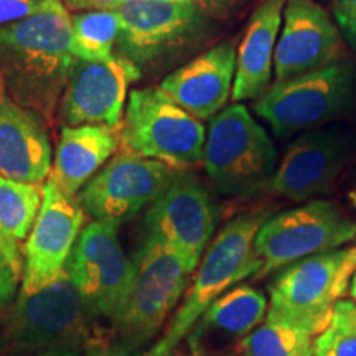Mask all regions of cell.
Segmentation results:
<instances>
[{"instance_id":"7a4b0ae2","label":"cell","mask_w":356,"mask_h":356,"mask_svg":"<svg viewBox=\"0 0 356 356\" xmlns=\"http://www.w3.org/2000/svg\"><path fill=\"white\" fill-rule=\"evenodd\" d=\"M270 215L273 213L267 210L248 211L222 226L204 251L198 264L197 277L188 289L184 304L152 350L162 356H172L200 315L218 297L246 277H256L261 269V261L254 254L252 244L259 226Z\"/></svg>"},{"instance_id":"ba28073f","label":"cell","mask_w":356,"mask_h":356,"mask_svg":"<svg viewBox=\"0 0 356 356\" xmlns=\"http://www.w3.org/2000/svg\"><path fill=\"white\" fill-rule=\"evenodd\" d=\"M218 220V208L207 188L180 168L165 191L147 208L142 228L144 236L175 251L193 274L210 246Z\"/></svg>"},{"instance_id":"30bf717a","label":"cell","mask_w":356,"mask_h":356,"mask_svg":"<svg viewBox=\"0 0 356 356\" xmlns=\"http://www.w3.org/2000/svg\"><path fill=\"white\" fill-rule=\"evenodd\" d=\"M115 12L119 55L139 70L186 47L208 25L191 3L178 0H124Z\"/></svg>"},{"instance_id":"6da1fadb","label":"cell","mask_w":356,"mask_h":356,"mask_svg":"<svg viewBox=\"0 0 356 356\" xmlns=\"http://www.w3.org/2000/svg\"><path fill=\"white\" fill-rule=\"evenodd\" d=\"M74 60L71 15L61 0H51L29 19L0 29V97L51 124Z\"/></svg>"},{"instance_id":"836d02e7","label":"cell","mask_w":356,"mask_h":356,"mask_svg":"<svg viewBox=\"0 0 356 356\" xmlns=\"http://www.w3.org/2000/svg\"><path fill=\"white\" fill-rule=\"evenodd\" d=\"M101 356H134V355H127V353H124V351H119V350H111V351H106V353H102ZM139 356H162V355H159L155 350L149 348Z\"/></svg>"},{"instance_id":"7402d4cb","label":"cell","mask_w":356,"mask_h":356,"mask_svg":"<svg viewBox=\"0 0 356 356\" xmlns=\"http://www.w3.org/2000/svg\"><path fill=\"white\" fill-rule=\"evenodd\" d=\"M118 131L99 124L63 126L50 175L68 193L78 195L121 147Z\"/></svg>"},{"instance_id":"5bb4252c","label":"cell","mask_w":356,"mask_h":356,"mask_svg":"<svg viewBox=\"0 0 356 356\" xmlns=\"http://www.w3.org/2000/svg\"><path fill=\"white\" fill-rule=\"evenodd\" d=\"M348 249L314 254L277 270L269 284L266 318L304 323L322 332L338 299L335 284Z\"/></svg>"},{"instance_id":"484cf974","label":"cell","mask_w":356,"mask_h":356,"mask_svg":"<svg viewBox=\"0 0 356 356\" xmlns=\"http://www.w3.org/2000/svg\"><path fill=\"white\" fill-rule=\"evenodd\" d=\"M312 356H356L355 300H335L330 320L315 337Z\"/></svg>"},{"instance_id":"e575fe53","label":"cell","mask_w":356,"mask_h":356,"mask_svg":"<svg viewBox=\"0 0 356 356\" xmlns=\"http://www.w3.org/2000/svg\"><path fill=\"white\" fill-rule=\"evenodd\" d=\"M348 287H350V296H351V299H353V300L356 302V270L353 273V275H351Z\"/></svg>"},{"instance_id":"ac0fdd59","label":"cell","mask_w":356,"mask_h":356,"mask_svg":"<svg viewBox=\"0 0 356 356\" xmlns=\"http://www.w3.org/2000/svg\"><path fill=\"white\" fill-rule=\"evenodd\" d=\"M234 73V43L221 42L163 78L159 88L198 121H208L228 102Z\"/></svg>"},{"instance_id":"7c38bea8","label":"cell","mask_w":356,"mask_h":356,"mask_svg":"<svg viewBox=\"0 0 356 356\" xmlns=\"http://www.w3.org/2000/svg\"><path fill=\"white\" fill-rule=\"evenodd\" d=\"M91 317L70 269L65 266L53 282L33 293H19L8 314L7 338L22 353L81 340Z\"/></svg>"},{"instance_id":"603a6c76","label":"cell","mask_w":356,"mask_h":356,"mask_svg":"<svg viewBox=\"0 0 356 356\" xmlns=\"http://www.w3.org/2000/svg\"><path fill=\"white\" fill-rule=\"evenodd\" d=\"M43 186L0 177V252L8 264L24 273V241L37 221Z\"/></svg>"},{"instance_id":"d6986e66","label":"cell","mask_w":356,"mask_h":356,"mask_svg":"<svg viewBox=\"0 0 356 356\" xmlns=\"http://www.w3.org/2000/svg\"><path fill=\"white\" fill-rule=\"evenodd\" d=\"M47 119L37 111L0 97V177L42 185L51 173Z\"/></svg>"},{"instance_id":"5b68a950","label":"cell","mask_w":356,"mask_h":356,"mask_svg":"<svg viewBox=\"0 0 356 356\" xmlns=\"http://www.w3.org/2000/svg\"><path fill=\"white\" fill-rule=\"evenodd\" d=\"M355 79V66L338 61L275 81L257 97L252 109L279 139H289L318 129L343 113L353 96Z\"/></svg>"},{"instance_id":"4316f807","label":"cell","mask_w":356,"mask_h":356,"mask_svg":"<svg viewBox=\"0 0 356 356\" xmlns=\"http://www.w3.org/2000/svg\"><path fill=\"white\" fill-rule=\"evenodd\" d=\"M51 0H0V29L29 19L50 6Z\"/></svg>"},{"instance_id":"2e32d148","label":"cell","mask_w":356,"mask_h":356,"mask_svg":"<svg viewBox=\"0 0 356 356\" xmlns=\"http://www.w3.org/2000/svg\"><path fill=\"white\" fill-rule=\"evenodd\" d=\"M345 44L330 13L315 0H286L275 44L277 81L343 61Z\"/></svg>"},{"instance_id":"f546056e","label":"cell","mask_w":356,"mask_h":356,"mask_svg":"<svg viewBox=\"0 0 356 356\" xmlns=\"http://www.w3.org/2000/svg\"><path fill=\"white\" fill-rule=\"evenodd\" d=\"M178 2L191 3L207 19H225L236 8L241 7L246 0H178Z\"/></svg>"},{"instance_id":"f1b7e54d","label":"cell","mask_w":356,"mask_h":356,"mask_svg":"<svg viewBox=\"0 0 356 356\" xmlns=\"http://www.w3.org/2000/svg\"><path fill=\"white\" fill-rule=\"evenodd\" d=\"M22 275L8 264L6 257L0 252V314L6 312L15 300L19 292Z\"/></svg>"},{"instance_id":"8fae6325","label":"cell","mask_w":356,"mask_h":356,"mask_svg":"<svg viewBox=\"0 0 356 356\" xmlns=\"http://www.w3.org/2000/svg\"><path fill=\"white\" fill-rule=\"evenodd\" d=\"M118 226L111 221L88 222L66 261L89 315L111 323L126 302L134 273L132 259L119 241Z\"/></svg>"},{"instance_id":"8992f818","label":"cell","mask_w":356,"mask_h":356,"mask_svg":"<svg viewBox=\"0 0 356 356\" xmlns=\"http://www.w3.org/2000/svg\"><path fill=\"white\" fill-rule=\"evenodd\" d=\"M207 139L202 121L186 113L160 88L131 92L121 124V149L162 160L175 168L202 162Z\"/></svg>"},{"instance_id":"e0dca14e","label":"cell","mask_w":356,"mask_h":356,"mask_svg":"<svg viewBox=\"0 0 356 356\" xmlns=\"http://www.w3.org/2000/svg\"><path fill=\"white\" fill-rule=\"evenodd\" d=\"M348 157V142L340 131L302 132L275 168L267 190L277 197L305 203L328 193Z\"/></svg>"},{"instance_id":"52a82bcc","label":"cell","mask_w":356,"mask_h":356,"mask_svg":"<svg viewBox=\"0 0 356 356\" xmlns=\"http://www.w3.org/2000/svg\"><path fill=\"white\" fill-rule=\"evenodd\" d=\"M353 239L356 222L327 200L315 198L275 213L259 226L252 244L261 261L256 277H266L304 257L340 249Z\"/></svg>"},{"instance_id":"83f0119b","label":"cell","mask_w":356,"mask_h":356,"mask_svg":"<svg viewBox=\"0 0 356 356\" xmlns=\"http://www.w3.org/2000/svg\"><path fill=\"white\" fill-rule=\"evenodd\" d=\"M333 20L345 42L356 51V0H333Z\"/></svg>"},{"instance_id":"cb8c5ba5","label":"cell","mask_w":356,"mask_h":356,"mask_svg":"<svg viewBox=\"0 0 356 356\" xmlns=\"http://www.w3.org/2000/svg\"><path fill=\"white\" fill-rule=\"evenodd\" d=\"M317 328L287 320L264 318L239 343L241 356H312Z\"/></svg>"},{"instance_id":"4fadbf2b","label":"cell","mask_w":356,"mask_h":356,"mask_svg":"<svg viewBox=\"0 0 356 356\" xmlns=\"http://www.w3.org/2000/svg\"><path fill=\"white\" fill-rule=\"evenodd\" d=\"M84 216L76 195L48 177L37 221L25 243L20 293L37 292L61 274L81 234Z\"/></svg>"},{"instance_id":"44dd1931","label":"cell","mask_w":356,"mask_h":356,"mask_svg":"<svg viewBox=\"0 0 356 356\" xmlns=\"http://www.w3.org/2000/svg\"><path fill=\"white\" fill-rule=\"evenodd\" d=\"M284 6L286 0H261L252 12L236 53V73L231 92L234 102L257 99L269 88Z\"/></svg>"},{"instance_id":"277c9868","label":"cell","mask_w":356,"mask_h":356,"mask_svg":"<svg viewBox=\"0 0 356 356\" xmlns=\"http://www.w3.org/2000/svg\"><path fill=\"white\" fill-rule=\"evenodd\" d=\"M132 280L126 302L114 318L119 351L134 355L149 343L175 309L191 273L167 244L142 234L132 257Z\"/></svg>"},{"instance_id":"ffe728a7","label":"cell","mask_w":356,"mask_h":356,"mask_svg":"<svg viewBox=\"0 0 356 356\" xmlns=\"http://www.w3.org/2000/svg\"><path fill=\"white\" fill-rule=\"evenodd\" d=\"M267 299L257 289L241 284L229 289L200 315L188 332L193 356H213L241 343L257 325L264 322Z\"/></svg>"},{"instance_id":"3957f363","label":"cell","mask_w":356,"mask_h":356,"mask_svg":"<svg viewBox=\"0 0 356 356\" xmlns=\"http://www.w3.org/2000/svg\"><path fill=\"white\" fill-rule=\"evenodd\" d=\"M202 162L220 193L252 197L267 190L273 180L277 150L246 106L234 102L211 119Z\"/></svg>"},{"instance_id":"4dcf8cb0","label":"cell","mask_w":356,"mask_h":356,"mask_svg":"<svg viewBox=\"0 0 356 356\" xmlns=\"http://www.w3.org/2000/svg\"><path fill=\"white\" fill-rule=\"evenodd\" d=\"M66 10L89 12V10H118L124 0H61Z\"/></svg>"},{"instance_id":"9c48e42d","label":"cell","mask_w":356,"mask_h":356,"mask_svg":"<svg viewBox=\"0 0 356 356\" xmlns=\"http://www.w3.org/2000/svg\"><path fill=\"white\" fill-rule=\"evenodd\" d=\"M180 168L122 150L111 157L76 195L92 220L121 225L152 204Z\"/></svg>"},{"instance_id":"1f68e13d","label":"cell","mask_w":356,"mask_h":356,"mask_svg":"<svg viewBox=\"0 0 356 356\" xmlns=\"http://www.w3.org/2000/svg\"><path fill=\"white\" fill-rule=\"evenodd\" d=\"M25 356H83V343L81 340H71L33 353H25Z\"/></svg>"},{"instance_id":"d4e9b609","label":"cell","mask_w":356,"mask_h":356,"mask_svg":"<svg viewBox=\"0 0 356 356\" xmlns=\"http://www.w3.org/2000/svg\"><path fill=\"white\" fill-rule=\"evenodd\" d=\"M115 10H89L71 15V50L84 61H108L119 37Z\"/></svg>"},{"instance_id":"d6a6232c","label":"cell","mask_w":356,"mask_h":356,"mask_svg":"<svg viewBox=\"0 0 356 356\" xmlns=\"http://www.w3.org/2000/svg\"><path fill=\"white\" fill-rule=\"evenodd\" d=\"M355 270H356V246L348 249V254H346L343 266H341L340 274H338V279H337V284H335L337 297H340L341 293L346 291V287H348V284H350L351 275H353Z\"/></svg>"},{"instance_id":"9a60e30c","label":"cell","mask_w":356,"mask_h":356,"mask_svg":"<svg viewBox=\"0 0 356 356\" xmlns=\"http://www.w3.org/2000/svg\"><path fill=\"white\" fill-rule=\"evenodd\" d=\"M140 70L121 55L108 61L74 60L60 101L63 126L99 124L121 129L129 83Z\"/></svg>"}]
</instances>
